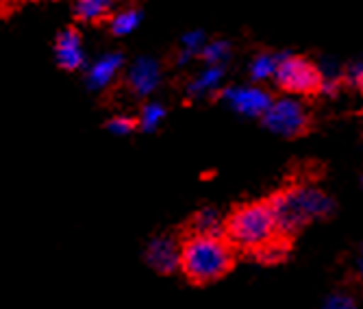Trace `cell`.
Segmentation results:
<instances>
[{
  "instance_id": "14",
  "label": "cell",
  "mask_w": 363,
  "mask_h": 309,
  "mask_svg": "<svg viewBox=\"0 0 363 309\" xmlns=\"http://www.w3.org/2000/svg\"><path fill=\"white\" fill-rule=\"evenodd\" d=\"M281 55H272V53H261L250 61V77L257 83L263 81H270L277 75V67H279Z\"/></svg>"
},
{
  "instance_id": "12",
  "label": "cell",
  "mask_w": 363,
  "mask_h": 309,
  "mask_svg": "<svg viewBox=\"0 0 363 309\" xmlns=\"http://www.w3.org/2000/svg\"><path fill=\"white\" fill-rule=\"evenodd\" d=\"M116 0H77L74 5V16L79 22H98L109 16V11L113 9Z\"/></svg>"
},
{
  "instance_id": "3",
  "label": "cell",
  "mask_w": 363,
  "mask_h": 309,
  "mask_svg": "<svg viewBox=\"0 0 363 309\" xmlns=\"http://www.w3.org/2000/svg\"><path fill=\"white\" fill-rule=\"evenodd\" d=\"M268 202L283 235H291L305 224L320 220L333 212L331 196L313 185H296L281 190L270 196Z\"/></svg>"
},
{
  "instance_id": "11",
  "label": "cell",
  "mask_w": 363,
  "mask_h": 309,
  "mask_svg": "<svg viewBox=\"0 0 363 309\" xmlns=\"http://www.w3.org/2000/svg\"><path fill=\"white\" fill-rule=\"evenodd\" d=\"M222 81H224V65H207L203 72H198L191 79V83L187 85V94L191 98L216 94L222 87Z\"/></svg>"
},
{
  "instance_id": "6",
  "label": "cell",
  "mask_w": 363,
  "mask_h": 309,
  "mask_svg": "<svg viewBox=\"0 0 363 309\" xmlns=\"http://www.w3.org/2000/svg\"><path fill=\"white\" fill-rule=\"evenodd\" d=\"M220 98L226 102V105L246 116V118H263V114L268 112V107L272 105V96L261 90L257 85H244V87H226L220 92Z\"/></svg>"
},
{
  "instance_id": "22",
  "label": "cell",
  "mask_w": 363,
  "mask_h": 309,
  "mask_svg": "<svg viewBox=\"0 0 363 309\" xmlns=\"http://www.w3.org/2000/svg\"><path fill=\"white\" fill-rule=\"evenodd\" d=\"M344 79L348 81V85H352L357 92L363 94V59L361 61H354L346 67L344 72Z\"/></svg>"
},
{
  "instance_id": "4",
  "label": "cell",
  "mask_w": 363,
  "mask_h": 309,
  "mask_svg": "<svg viewBox=\"0 0 363 309\" xmlns=\"http://www.w3.org/2000/svg\"><path fill=\"white\" fill-rule=\"evenodd\" d=\"M274 83L287 96H311L322 90L320 65L301 55H281Z\"/></svg>"
},
{
  "instance_id": "18",
  "label": "cell",
  "mask_w": 363,
  "mask_h": 309,
  "mask_svg": "<svg viewBox=\"0 0 363 309\" xmlns=\"http://www.w3.org/2000/svg\"><path fill=\"white\" fill-rule=\"evenodd\" d=\"M230 57V44L226 40H213L207 42L201 50V59L207 65H224V61Z\"/></svg>"
},
{
  "instance_id": "19",
  "label": "cell",
  "mask_w": 363,
  "mask_h": 309,
  "mask_svg": "<svg viewBox=\"0 0 363 309\" xmlns=\"http://www.w3.org/2000/svg\"><path fill=\"white\" fill-rule=\"evenodd\" d=\"M166 107L159 105V102H146L142 107V114H140V129L142 131H155L163 120H166Z\"/></svg>"
},
{
  "instance_id": "15",
  "label": "cell",
  "mask_w": 363,
  "mask_h": 309,
  "mask_svg": "<svg viewBox=\"0 0 363 309\" xmlns=\"http://www.w3.org/2000/svg\"><path fill=\"white\" fill-rule=\"evenodd\" d=\"M142 22V11L140 9H122L118 13L111 16L109 20V28L116 38H124V36H130Z\"/></svg>"
},
{
  "instance_id": "7",
  "label": "cell",
  "mask_w": 363,
  "mask_h": 309,
  "mask_svg": "<svg viewBox=\"0 0 363 309\" xmlns=\"http://www.w3.org/2000/svg\"><path fill=\"white\" fill-rule=\"evenodd\" d=\"M181 259V239L174 235H159L148 242L146 261L159 274H172L179 270Z\"/></svg>"
},
{
  "instance_id": "24",
  "label": "cell",
  "mask_w": 363,
  "mask_h": 309,
  "mask_svg": "<svg viewBox=\"0 0 363 309\" xmlns=\"http://www.w3.org/2000/svg\"><path fill=\"white\" fill-rule=\"evenodd\" d=\"M13 3H18V0H0V9H5V7H11Z\"/></svg>"
},
{
  "instance_id": "23",
  "label": "cell",
  "mask_w": 363,
  "mask_h": 309,
  "mask_svg": "<svg viewBox=\"0 0 363 309\" xmlns=\"http://www.w3.org/2000/svg\"><path fill=\"white\" fill-rule=\"evenodd\" d=\"M357 270H359V274L363 277V246H361V251H359V259H357Z\"/></svg>"
},
{
  "instance_id": "17",
  "label": "cell",
  "mask_w": 363,
  "mask_h": 309,
  "mask_svg": "<svg viewBox=\"0 0 363 309\" xmlns=\"http://www.w3.org/2000/svg\"><path fill=\"white\" fill-rule=\"evenodd\" d=\"M205 33L203 31H189L183 36L181 40V50H179V57L177 61L179 63H189L194 57H201V50L205 46Z\"/></svg>"
},
{
  "instance_id": "5",
  "label": "cell",
  "mask_w": 363,
  "mask_h": 309,
  "mask_svg": "<svg viewBox=\"0 0 363 309\" xmlns=\"http://www.w3.org/2000/svg\"><path fill=\"white\" fill-rule=\"evenodd\" d=\"M261 122L281 137H298L309 129V112L296 96H285L272 100Z\"/></svg>"
},
{
  "instance_id": "9",
  "label": "cell",
  "mask_w": 363,
  "mask_h": 309,
  "mask_svg": "<svg viewBox=\"0 0 363 309\" xmlns=\"http://www.w3.org/2000/svg\"><path fill=\"white\" fill-rule=\"evenodd\" d=\"M128 90L138 98H148L161 83V65L152 57H140L130 63L126 75Z\"/></svg>"
},
{
  "instance_id": "8",
  "label": "cell",
  "mask_w": 363,
  "mask_h": 309,
  "mask_svg": "<svg viewBox=\"0 0 363 309\" xmlns=\"http://www.w3.org/2000/svg\"><path fill=\"white\" fill-rule=\"evenodd\" d=\"M55 59L57 65L65 72H77L85 65V46H83V38L81 33L74 26L63 28L57 42H55Z\"/></svg>"
},
{
  "instance_id": "13",
  "label": "cell",
  "mask_w": 363,
  "mask_h": 309,
  "mask_svg": "<svg viewBox=\"0 0 363 309\" xmlns=\"http://www.w3.org/2000/svg\"><path fill=\"white\" fill-rule=\"evenodd\" d=\"M224 220L213 207H205L196 212L187 222V233H222Z\"/></svg>"
},
{
  "instance_id": "1",
  "label": "cell",
  "mask_w": 363,
  "mask_h": 309,
  "mask_svg": "<svg viewBox=\"0 0 363 309\" xmlns=\"http://www.w3.org/2000/svg\"><path fill=\"white\" fill-rule=\"evenodd\" d=\"M235 266V249L222 233H185L179 270L194 286H209Z\"/></svg>"
},
{
  "instance_id": "2",
  "label": "cell",
  "mask_w": 363,
  "mask_h": 309,
  "mask_svg": "<svg viewBox=\"0 0 363 309\" xmlns=\"http://www.w3.org/2000/svg\"><path fill=\"white\" fill-rule=\"evenodd\" d=\"M222 235L235 251L257 255L274 237L283 235L268 200H255L240 205L224 220Z\"/></svg>"
},
{
  "instance_id": "20",
  "label": "cell",
  "mask_w": 363,
  "mask_h": 309,
  "mask_svg": "<svg viewBox=\"0 0 363 309\" xmlns=\"http://www.w3.org/2000/svg\"><path fill=\"white\" fill-rule=\"evenodd\" d=\"M135 129H140V120L133 116H113L107 122V131L113 135H130Z\"/></svg>"
},
{
  "instance_id": "10",
  "label": "cell",
  "mask_w": 363,
  "mask_h": 309,
  "mask_svg": "<svg viewBox=\"0 0 363 309\" xmlns=\"http://www.w3.org/2000/svg\"><path fill=\"white\" fill-rule=\"evenodd\" d=\"M122 67H124V55H120V53L103 55L101 59H96L87 67V75H85L87 87L91 92H103V90H107L118 79Z\"/></svg>"
},
{
  "instance_id": "21",
  "label": "cell",
  "mask_w": 363,
  "mask_h": 309,
  "mask_svg": "<svg viewBox=\"0 0 363 309\" xmlns=\"http://www.w3.org/2000/svg\"><path fill=\"white\" fill-rule=\"evenodd\" d=\"M322 309H359V307H357V300H354L350 294L337 292V294H333V296H328V298H326V303H324Z\"/></svg>"
},
{
  "instance_id": "16",
  "label": "cell",
  "mask_w": 363,
  "mask_h": 309,
  "mask_svg": "<svg viewBox=\"0 0 363 309\" xmlns=\"http://www.w3.org/2000/svg\"><path fill=\"white\" fill-rule=\"evenodd\" d=\"M287 253H289V235H279V237L272 239L270 244L263 246L255 255V259L261 261V264H279V261H283L287 257Z\"/></svg>"
}]
</instances>
